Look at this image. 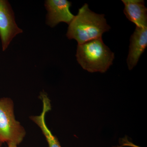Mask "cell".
Segmentation results:
<instances>
[{
	"label": "cell",
	"instance_id": "7a4b0ae2",
	"mask_svg": "<svg viewBox=\"0 0 147 147\" xmlns=\"http://www.w3.org/2000/svg\"><path fill=\"white\" fill-rule=\"evenodd\" d=\"M76 57L85 70L104 73L113 65L115 54L99 38L78 45Z\"/></svg>",
	"mask_w": 147,
	"mask_h": 147
},
{
	"label": "cell",
	"instance_id": "8992f818",
	"mask_svg": "<svg viewBox=\"0 0 147 147\" xmlns=\"http://www.w3.org/2000/svg\"><path fill=\"white\" fill-rule=\"evenodd\" d=\"M147 46V27H136L130 38L127 63L129 70L137 65Z\"/></svg>",
	"mask_w": 147,
	"mask_h": 147
},
{
	"label": "cell",
	"instance_id": "30bf717a",
	"mask_svg": "<svg viewBox=\"0 0 147 147\" xmlns=\"http://www.w3.org/2000/svg\"><path fill=\"white\" fill-rule=\"evenodd\" d=\"M3 143L2 142H0V147H1Z\"/></svg>",
	"mask_w": 147,
	"mask_h": 147
},
{
	"label": "cell",
	"instance_id": "6da1fadb",
	"mask_svg": "<svg viewBox=\"0 0 147 147\" xmlns=\"http://www.w3.org/2000/svg\"><path fill=\"white\" fill-rule=\"evenodd\" d=\"M68 25L66 36L68 39L76 40L78 45L102 38L103 34L110 29L104 14L92 11L87 3L79 9L77 15Z\"/></svg>",
	"mask_w": 147,
	"mask_h": 147
},
{
	"label": "cell",
	"instance_id": "ba28073f",
	"mask_svg": "<svg viewBox=\"0 0 147 147\" xmlns=\"http://www.w3.org/2000/svg\"><path fill=\"white\" fill-rule=\"evenodd\" d=\"M123 12L127 18L136 27H147V9L143 0H122Z\"/></svg>",
	"mask_w": 147,
	"mask_h": 147
},
{
	"label": "cell",
	"instance_id": "3957f363",
	"mask_svg": "<svg viewBox=\"0 0 147 147\" xmlns=\"http://www.w3.org/2000/svg\"><path fill=\"white\" fill-rule=\"evenodd\" d=\"M26 132L14 115V103L11 98H0V142L17 145L23 142Z\"/></svg>",
	"mask_w": 147,
	"mask_h": 147
},
{
	"label": "cell",
	"instance_id": "5b68a950",
	"mask_svg": "<svg viewBox=\"0 0 147 147\" xmlns=\"http://www.w3.org/2000/svg\"><path fill=\"white\" fill-rule=\"evenodd\" d=\"M71 3L67 0H47L45 7L47 11L45 23L53 28L61 22L69 25L74 17L70 10Z\"/></svg>",
	"mask_w": 147,
	"mask_h": 147
},
{
	"label": "cell",
	"instance_id": "277c9868",
	"mask_svg": "<svg viewBox=\"0 0 147 147\" xmlns=\"http://www.w3.org/2000/svg\"><path fill=\"white\" fill-rule=\"evenodd\" d=\"M23 32L16 24L14 12L8 1L0 0V39L3 51H5L13 38Z\"/></svg>",
	"mask_w": 147,
	"mask_h": 147
},
{
	"label": "cell",
	"instance_id": "9c48e42d",
	"mask_svg": "<svg viewBox=\"0 0 147 147\" xmlns=\"http://www.w3.org/2000/svg\"><path fill=\"white\" fill-rule=\"evenodd\" d=\"M7 145H8V147H18V145L16 144H13L12 143H8Z\"/></svg>",
	"mask_w": 147,
	"mask_h": 147
},
{
	"label": "cell",
	"instance_id": "52a82bcc",
	"mask_svg": "<svg viewBox=\"0 0 147 147\" xmlns=\"http://www.w3.org/2000/svg\"><path fill=\"white\" fill-rule=\"evenodd\" d=\"M40 98L42 102V110L39 115L31 116L30 119L32 121L41 129L42 134L46 139L49 147H61L57 137H55L48 128L46 122L45 116L47 112L51 110V104L46 93L42 92L40 94Z\"/></svg>",
	"mask_w": 147,
	"mask_h": 147
}]
</instances>
